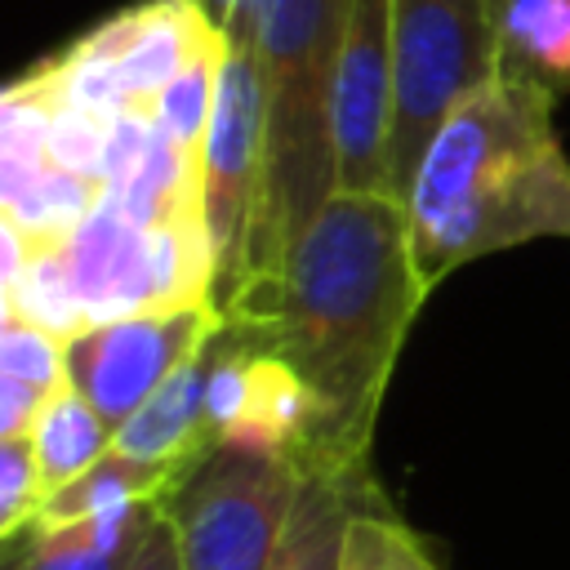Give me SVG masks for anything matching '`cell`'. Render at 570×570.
<instances>
[{
	"mask_svg": "<svg viewBox=\"0 0 570 570\" xmlns=\"http://www.w3.org/2000/svg\"><path fill=\"white\" fill-rule=\"evenodd\" d=\"M428 294L405 205L334 191L285 258L223 312L227 334L285 361L312 392L321 414L312 472L365 476L396 356Z\"/></svg>",
	"mask_w": 570,
	"mask_h": 570,
	"instance_id": "cell-1",
	"label": "cell"
},
{
	"mask_svg": "<svg viewBox=\"0 0 570 570\" xmlns=\"http://www.w3.org/2000/svg\"><path fill=\"white\" fill-rule=\"evenodd\" d=\"M552 107L557 94L503 62L428 138L401 200L428 289L485 254L570 236V156Z\"/></svg>",
	"mask_w": 570,
	"mask_h": 570,
	"instance_id": "cell-2",
	"label": "cell"
},
{
	"mask_svg": "<svg viewBox=\"0 0 570 570\" xmlns=\"http://www.w3.org/2000/svg\"><path fill=\"white\" fill-rule=\"evenodd\" d=\"M352 0H245L263 80V218L254 276H267L334 196V67Z\"/></svg>",
	"mask_w": 570,
	"mask_h": 570,
	"instance_id": "cell-3",
	"label": "cell"
},
{
	"mask_svg": "<svg viewBox=\"0 0 570 570\" xmlns=\"http://www.w3.org/2000/svg\"><path fill=\"white\" fill-rule=\"evenodd\" d=\"M307 472L289 454L209 445L183 463L160 499L183 570H267Z\"/></svg>",
	"mask_w": 570,
	"mask_h": 570,
	"instance_id": "cell-4",
	"label": "cell"
},
{
	"mask_svg": "<svg viewBox=\"0 0 570 570\" xmlns=\"http://www.w3.org/2000/svg\"><path fill=\"white\" fill-rule=\"evenodd\" d=\"M503 67L485 0H392V178L405 200L410 174L441 120Z\"/></svg>",
	"mask_w": 570,
	"mask_h": 570,
	"instance_id": "cell-5",
	"label": "cell"
},
{
	"mask_svg": "<svg viewBox=\"0 0 570 570\" xmlns=\"http://www.w3.org/2000/svg\"><path fill=\"white\" fill-rule=\"evenodd\" d=\"M196 196L214 254V312L223 316L254 276V245L263 218V80L245 27H227V53L200 147Z\"/></svg>",
	"mask_w": 570,
	"mask_h": 570,
	"instance_id": "cell-6",
	"label": "cell"
},
{
	"mask_svg": "<svg viewBox=\"0 0 570 570\" xmlns=\"http://www.w3.org/2000/svg\"><path fill=\"white\" fill-rule=\"evenodd\" d=\"M392 0H352L334 67V191L396 196Z\"/></svg>",
	"mask_w": 570,
	"mask_h": 570,
	"instance_id": "cell-7",
	"label": "cell"
},
{
	"mask_svg": "<svg viewBox=\"0 0 570 570\" xmlns=\"http://www.w3.org/2000/svg\"><path fill=\"white\" fill-rule=\"evenodd\" d=\"M214 307L134 312L98 321L67 343V383L111 423H129L147 396L218 330Z\"/></svg>",
	"mask_w": 570,
	"mask_h": 570,
	"instance_id": "cell-8",
	"label": "cell"
},
{
	"mask_svg": "<svg viewBox=\"0 0 570 570\" xmlns=\"http://www.w3.org/2000/svg\"><path fill=\"white\" fill-rule=\"evenodd\" d=\"M71 272L89 312V325L151 312V263H147V218L125 205L120 191H102L89 218L67 240Z\"/></svg>",
	"mask_w": 570,
	"mask_h": 570,
	"instance_id": "cell-9",
	"label": "cell"
},
{
	"mask_svg": "<svg viewBox=\"0 0 570 570\" xmlns=\"http://www.w3.org/2000/svg\"><path fill=\"white\" fill-rule=\"evenodd\" d=\"M214 334L147 396V405L129 423L116 428L111 450H120L138 463H156V468H183L187 459H196L205 450V379H209Z\"/></svg>",
	"mask_w": 570,
	"mask_h": 570,
	"instance_id": "cell-10",
	"label": "cell"
},
{
	"mask_svg": "<svg viewBox=\"0 0 570 570\" xmlns=\"http://www.w3.org/2000/svg\"><path fill=\"white\" fill-rule=\"evenodd\" d=\"M4 312L49 330L53 338L71 343L89 330V312L71 272L67 240H36L4 223Z\"/></svg>",
	"mask_w": 570,
	"mask_h": 570,
	"instance_id": "cell-11",
	"label": "cell"
},
{
	"mask_svg": "<svg viewBox=\"0 0 570 570\" xmlns=\"http://www.w3.org/2000/svg\"><path fill=\"white\" fill-rule=\"evenodd\" d=\"M156 508L160 503L76 525H31L13 543H4V570H125Z\"/></svg>",
	"mask_w": 570,
	"mask_h": 570,
	"instance_id": "cell-12",
	"label": "cell"
},
{
	"mask_svg": "<svg viewBox=\"0 0 570 570\" xmlns=\"http://www.w3.org/2000/svg\"><path fill=\"white\" fill-rule=\"evenodd\" d=\"M183 468H156V463H138L120 450H107L89 472H80L76 481H67L62 490H53L36 517V525H76V521H98V517H116L129 508H151L165 499V490L174 485Z\"/></svg>",
	"mask_w": 570,
	"mask_h": 570,
	"instance_id": "cell-13",
	"label": "cell"
},
{
	"mask_svg": "<svg viewBox=\"0 0 570 570\" xmlns=\"http://www.w3.org/2000/svg\"><path fill=\"white\" fill-rule=\"evenodd\" d=\"M223 53H227V31H209L191 58L183 62V71L160 89L156 107H151V125L165 138V147L174 151V160L183 165V174L196 183L200 174V147H205V129L214 116V94H218V71H223Z\"/></svg>",
	"mask_w": 570,
	"mask_h": 570,
	"instance_id": "cell-14",
	"label": "cell"
},
{
	"mask_svg": "<svg viewBox=\"0 0 570 570\" xmlns=\"http://www.w3.org/2000/svg\"><path fill=\"white\" fill-rule=\"evenodd\" d=\"M365 481H370V472L365 476L307 472L294 517L285 525V539L276 548V561L267 570H338L343 530H347L352 503Z\"/></svg>",
	"mask_w": 570,
	"mask_h": 570,
	"instance_id": "cell-15",
	"label": "cell"
},
{
	"mask_svg": "<svg viewBox=\"0 0 570 570\" xmlns=\"http://www.w3.org/2000/svg\"><path fill=\"white\" fill-rule=\"evenodd\" d=\"M27 441L36 450L40 476H45V485L53 494L67 481H76L80 472H89L116 445V428L71 383H62L45 401V410H40V419H36V428H31Z\"/></svg>",
	"mask_w": 570,
	"mask_h": 570,
	"instance_id": "cell-16",
	"label": "cell"
},
{
	"mask_svg": "<svg viewBox=\"0 0 570 570\" xmlns=\"http://www.w3.org/2000/svg\"><path fill=\"white\" fill-rule=\"evenodd\" d=\"M338 570H441V566L428 552L423 534L365 481L343 530Z\"/></svg>",
	"mask_w": 570,
	"mask_h": 570,
	"instance_id": "cell-17",
	"label": "cell"
},
{
	"mask_svg": "<svg viewBox=\"0 0 570 570\" xmlns=\"http://www.w3.org/2000/svg\"><path fill=\"white\" fill-rule=\"evenodd\" d=\"M0 379H18L31 387H62L67 383V343L53 338L49 330L4 312L0 325Z\"/></svg>",
	"mask_w": 570,
	"mask_h": 570,
	"instance_id": "cell-18",
	"label": "cell"
},
{
	"mask_svg": "<svg viewBox=\"0 0 570 570\" xmlns=\"http://www.w3.org/2000/svg\"><path fill=\"white\" fill-rule=\"evenodd\" d=\"M49 499V485L40 476L36 450L31 441H0V534L4 543H13L18 534H27L40 517Z\"/></svg>",
	"mask_w": 570,
	"mask_h": 570,
	"instance_id": "cell-19",
	"label": "cell"
},
{
	"mask_svg": "<svg viewBox=\"0 0 570 570\" xmlns=\"http://www.w3.org/2000/svg\"><path fill=\"white\" fill-rule=\"evenodd\" d=\"M125 570H183V557H178V539H174V525L165 521V512L156 508V517L147 521L134 557Z\"/></svg>",
	"mask_w": 570,
	"mask_h": 570,
	"instance_id": "cell-20",
	"label": "cell"
},
{
	"mask_svg": "<svg viewBox=\"0 0 570 570\" xmlns=\"http://www.w3.org/2000/svg\"><path fill=\"white\" fill-rule=\"evenodd\" d=\"M485 4H490V18H499V9H503L508 0H485Z\"/></svg>",
	"mask_w": 570,
	"mask_h": 570,
	"instance_id": "cell-21",
	"label": "cell"
}]
</instances>
